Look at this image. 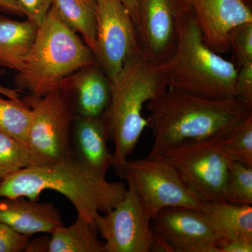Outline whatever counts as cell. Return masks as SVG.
<instances>
[{
	"instance_id": "cell-27",
	"label": "cell",
	"mask_w": 252,
	"mask_h": 252,
	"mask_svg": "<svg viewBox=\"0 0 252 252\" xmlns=\"http://www.w3.org/2000/svg\"><path fill=\"white\" fill-rule=\"evenodd\" d=\"M31 236L21 234L0 220V252L26 251Z\"/></svg>"
},
{
	"instance_id": "cell-12",
	"label": "cell",
	"mask_w": 252,
	"mask_h": 252,
	"mask_svg": "<svg viewBox=\"0 0 252 252\" xmlns=\"http://www.w3.org/2000/svg\"><path fill=\"white\" fill-rule=\"evenodd\" d=\"M154 233L172 252H214L220 238L200 210L172 207L162 209L152 220Z\"/></svg>"
},
{
	"instance_id": "cell-34",
	"label": "cell",
	"mask_w": 252,
	"mask_h": 252,
	"mask_svg": "<svg viewBox=\"0 0 252 252\" xmlns=\"http://www.w3.org/2000/svg\"><path fill=\"white\" fill-rule=\"evenodd\" d=\"M244 2L246 3L247 4L250 6H252V0H243Z\"/></svg>"
},
{
	"instance_id": "cell-17",
	"label": "cell",
	"mask_w": 252,
	"mask_h": 252,
	"mask_svg": "<svg viewBox=\"0 0 252 252\" xmlns=\"http://www.w3.org/2000/svg\"><path fill=\"white\" fill-rule=\"evenodd\" d=\"M200 210L210 220L220 238V243L228 241L252 243V205L203 201Z\"/></svg>"
},
{
	"instance_id": "cell-2",
	"label": "cell",
	"mask_w": 252,
	"mask_h": 252,
	"mask_svg": "<svg viewBox=\"0 0 252 252\" xmlns=\"http://www.w3.org/2000/svg\"><path fill=\"white\" fill-rule=\"evenodd\" d=\"M46 190L62 194L75 207L77 217L94 224L99 214L110 211L125 197L127 187L108 182L74 157L27 167L0 181V198L24 196L38 201Z\"/></svg>"
},
{
	"instance_id": "cell-9",
	"label": "cell",
	"mask_w": 252,
	"mask_h": 252,
	"mask_svg": "<svg viewBox=\"0 0 252 252\" xmlns=\"http://www.w3.org/2000/svg\"><path fill=\"white\" fill-rule=\"evenodd\" d=\"M139 53L135 24L122 0H97L94 56L112 85Z\"/></svg>"
},
{
	"instance_id": "cell-25",
	"label": "cell",
	"mask_w": 252,
	"mask_h": 252,
	"mask_svg": "<svg viewBox=\"0 0 252 252\" xmlns=\"http://www.w3.org/2000/svg\"><path fill=\"white\" fill-rule=\"evenodd\" d=\"M228 42L237 69L252 63V22L233 28L228 33Z\"/></svg>"
},
{
	"instance_id": "cell-10",
	"label": "cell",
	"mask_w": 252,
	"mask_h": 252,
	"mask_svg": "<svg viewBox=\"0 0 252 252\" xmlns=\"http://www.w3.org/2000/svg\"><path fill=\"white\" fill-rule=\"evenodd\" d=\"M126 181L125 197L112 210L104 215L99 214L94 220V226L104 240V252H152V217L130 181Z\"/></svg>"
},
{
	"instance_id": "cell-3",
	"label": "cell",
	"mask_w": 252,
	"mask_h": 252,
	"mask_svg": "<svg viewBox=\"0 0 252 252\" xmlns=\"http://www.w3.org/2000/svg\"><path fill=\"white\" fill-rule=\"evenodd\" d=\"M168 89L159 67L141 53L127 60L117 81L112 85V97L102 119L109 140L114 145L113 167L124 177L123 165L133 152L148 119L142 115L144 104Z\"/></svg>"
},
{
	"instance_id": "cell-32",
	"label": "cell",
	"mask_w": 252,
	"mask_h": 252,
	"mask_svg": "<svg viewBox=\"0 0 252 252\" xmlns=\"http://www.w3.org/2000/svg\"><path fill=\"white\" fill-rule=\"evenodd\" d=\"M2 72L0 71V75ZM20 91L18 89H9V88L4 87L0 84V94L8 97V98L15 99V100H21V94Z\"/></svg>"
},
{
	"instance_id": "cell-4",
	"label": "cell",
	"mask_w": 252,
	"mask_h": 252,
	"mask_svg": "<svg viewBox=\"0 0 252 252\" xmlns=\"http://www.w3.org/2000/svg\"><path fill=\"white\" fill-rule=\"evenodd\" d=\"M159 68L170 89L205 98H234L238 69L205 44L193 14L183 3L175 52Z\"/></svg>"
},
{
	"instance_id": "cell-24",
	"label": "cell",
	"mask_w": 252,
	"mask_h": 252,
	"mask_svg": "<svg viewBox=\"0 0 252 252\" xmlns=\"http://www.w3.org/2000/svg\"><path fill=\"white\" fill-rule=\"evenodd\" d=\"M225 202L252 205V166L230 160Z\"/></svg>"
},
{
	"instance_id": "cell-22",
	"label": "cell",
	"mask_w": 252,
	"mask_h": 252,
	"mask_svg": "<svg viewBox=\"0 0 252 252\" xmlns=\"http://www.w3.org/2000/svg\"><path fill=\"white\" fill-rule=\"evenodd\" d=\"M41 165L28 145L0 132V181L27 167Z\"/></svg>"
},
{
	"instance_id": "cell-20",
	"label": "cell",
	"mask_w": 252,
	"mask_h": 252,
	"mask_svg": "<svg viewBox=\"0 0 252 252\" xmlns=\"http://www.w3.org/2000/svg\"><path fill=\"white\" fill-rule=\"evenodd\" d=\"M97 0H54L52 7L63 23L95 51Z\"/></svg>"
},
{
	"instance_id": "cell-5",
	"label": "cell",
	"mask_w": 252,
	"mask_h": 252,
	"mask_svg": "<svg viewBox=\"0 0 252 252\" xmlns=\"http://www.w3.org/2000/svg\"><path fill=\"white\" fill-rule=\"evenodd\" d=\"M97 63L86 43L68 28L51 6L40 25L25 67L16 74L18 90L42 96L63 90L69 76Z\"/></svg>"
},
{
	"instance_id": "cell-21",
	"label": "cell",
	"mask_w": 252,
	"mask_h": 252,
	"mask_svg": "<svg viewBox=\"0 0 252 252\" xmlns=\"http://www.w3.org/2000/svg\"><path fill=\"white\" fill-rule=\"evenodd\" d=\"M32 122V112L22 99L4 98L0 94V132L28 145Z\"/></svg>"
},
{
	"instance_id": "cell-18",
	"label": "cell",
	"mask_w": 252,
	"mask_h": 252,
	"mask_svg": "<svg viewBox=\"0 0 252 252\" xmlns=\"http://www.w3.org/2000/svg\"><path fill=\"white\" fill-rule=\"evenodd\" d=\"M29 19L15 21L0 14V67L20 72L25 67L37 32Z\"/></svg>"
},
{
	"instance_id": "cell-28",
	"label": "cell",
	"mask_w": 252,
	"mask_h": 252,
	"mask_svg": "<svg viewBox=\"0 0 252 252\" xmlns=\"http://www.w3.org/2000/svg\"><path fill=\"white\" fill-rule=\"evenodd\" d=\"M54 0H18L24 16L36 25H40L49 14Z\"/></svg>"
},
{
	"instance_id": "cell-16",
	"label": "cell",
	"mask_w": 252,
	"mask_h": 252,
	"mask_svg": "<svg viewBox=\"0 0 252 252\" xmlns=\"http://www.w3.org/2000/svg\"><path fill=\"white\" fill-rule=\"evenodd\" d=\"M63 91L72 93L77 115L86 118L102 117L112 97V84L98 63L69 76Z\"/></svg>"
},
{
	"instance_id": "cell-1",
	"label": "cell",
	"mask_w": 252,
	"mask_h": 252,
	"mask_svg": "<svg viewBox=\"0 0 252 252\" xmlns=\"http://www.w3.org/2000/svg\"><path fill=\"white\" fill-rule=\"evenodd\" d=\"M147 107L151 113L147 127L154 139L147 158L189 141L226 134L252 115L235 98H205L170 88Z\"/></svg>"
},
{
	"instance_id": "cell-11",
	"label": "cell",
	"mask_w": 252,
	"mask_h": 252,
	"mask_svg": "<svg viewBox=\"0 0 252 252\" xmlns=\"http://www.w3.org/2000/svg\"><path fill=\"white\" fill-rule=\"evenodd\" d=\"M182 6L181 0H137V44L154 65H163L175 52Z\"/></svg>"
},
{
	"instance_id": "cell-29",
	"label": "cell",
	"mask_w": 252,
	"mask_h": 252,
	"mask_svg": "<svg viewBox=\"0 0 252 252\" xmlns=\"http://www.w3.org/2000/svg\"><path fill=\"white\" fill-rule=\"evenodd\" d=\"M252 243L246 242H222L215 247L214 252H252Z\"/></svg>"
},
{
	"instance_id": "cell-31",
	"label": "cell",
	"mask_w": 252,
	"mask_h": 252,
	"mask_svg": "<svg viewBox=\"0 0 252 252\" xmlns=\"http://www.w3.org/2000/svg\"><path fill=\"white\" fill-rule=\"evenodd\" d=\"M49 238L47 237L34 239L32 241L30 240L26 251L28 252H46L49 248Z\"/></svg>"
},
{
	"instance_id": "cell-6",
	"label": "cell",
	"mask_w": 252,
	"mask_h": 252,
	"mask_svg": "<svg viewBox=\"0 0 252 252\" xmlns=\"http://www.w3.org/2000/svg\"><path fill=\"white\" fill-rule=\"evenodd\" d=\"M224 135L189 141L154 158L172 165L182 182L202 201L225 202L230 160L222 149Z\"/></svg>"
},
{
	"instance_id": "cell-33",
	"label": "cell",
	"mask_w": 252,
	"mask_h": 252,
	"mask_svg": "<svg viewBox=\"0 0 252 252\" xmlns=\"http://www.w3.org/2000/svg\"><path fill=\"white\" fill-rule=\"evenodd\" d=\"M122 1L130 12L132 21L135 26L137 22V0H122Z\"/></svg>"
},
{
	"instance_id": "cell-15",
	"label": "cell",
	"mask_w": 252,
	"mask_h": 252,
	"mask_svg": "<svg viewBox=\"0 0 252 252\" xmlns=\"http://www.w3.org/2000/svg\"><path fill=\"white\" fill-rule=\"evenodd\" d=\"M108 140L102 118L75 116L71 131L74 157L94 173L103 177L114 162L107 146Z\"/></svg>"
},
{
	"instance_id": "cell-19",
	"label": "cell",
	"mask_w": 252,
	"mask_h": 252,
	"mask_svg": "<svg viewBox=\"0 0 252 252\" xmlns=\"http://www.w3.org/2000/svg\"><path fill=\"white\" fill-rule=\"evenodd\" d=\"M51 235L48 252H104V242L94 225L79 217L72 225L59 227Z\"/></svg>"
},
{
	"instance_id": "cell-23",
	"label": "cell",
	"mask_w": 252,
	"mask_h": 252,
	"mask_svg": "<svg viewBox=\"0 0 252 252\" xmlns=\"http://www.w3.org/2000/svg\"><path fill=\"white\" fill-rule=\"evenodd\" d=\"M221 147L231 161L252 166V115L235 125L221 140Z\"/></svg>"
},
{
	"instance_id": "cell-13",
	"label": "cell",
	"mask_w": 252,
	"mask_h": 252,
	"mask_svg": "<svg viewBox=\"0 0 252 252\" xmlns=\"http://www.w3.org/2000/svg\"><path fill=\"white\" fill-rule=\"evenodd\" d=\"M191 11L205 44L219 54L230 52L228 33L252 22V6L243 0H181Z\"/></svg>"
},
{
	"instance_id": "cell-8",
	"label": "cell",
	"mask_w": 252,
	"mask_h": 252,
	"mask_svg": "<svg viewBox=\"0 0 252 252\" xmlns=\"http://www.w3.org/2000/svg\"><path fill=\"white\" fill-rule=\"evenodd\" d=\"M124 177L130 181L152 220L166 207L201 210L203 202L186 186L172 165L159 158L126 160Z\"/></svg>"
},
{
	"instance_id": "cell-26",
	"label": "cell",
	"mask_w": 252,
	"mask_h": 252,
	"mask_svg": "<svg viewBox=\"0 0 252 252\" xmlns=\"http://www.w3.org/2000/svg\"><path fill=\"white\" fill-rule=\"evenodd\" d=\"M233 97L252 112V63L238 69Z\"/></svg>"
},
{
	"instance_id": "cell-30",
	"label": "cell",
	"mask_w": 252,
	"mask_h": 252,
	"mask_svg": "<svg viewBox=\"0 0 252 252\" xmlns=\"http://www.w3.org/2000/svg\"><path fill=\"white\" fill-rule=\"evenodd\" d=\"M0 11L6 14L24 16L18 0H0Z\"/></svg>"
},
{
	"instance_id": "cell-14",
	"label": "cell",
	"mask_w": 252,
	"mask_h": 252,
	"mask_svg": "<svg viewBox=\"0 0 252 252\" xmlns=\"http://www.w3.org/2000/svg\"><path fill=\"white\" fill-rule=\"evenodd\" d=\"M0 220L28 236L51 234L64 225L61 212L54 203H38L24 196L0 199Z\"/></svg>"
},
{
	"instance_id": "cell-7",
	"label": "cell",
	"mask_w": 252,
	"mask_h": 252,
	"mask_svg": "<svg viewBox=\"0 0 252 252\" xmlns=\"http://www.w3.org/2000/svg\"><path fill=\"white\" fill-rule=\"evenodd\" d=\"M22 100L32 112L28 146L41 165L74 157L71 131L76 115L67 93L58 89L42 96L29 94Z\"/></svg>"
}]
</instances>
